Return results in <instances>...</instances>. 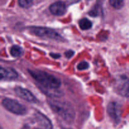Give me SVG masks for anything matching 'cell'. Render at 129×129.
<instances>
[{"label":"cell","instance_id":"277c9868","mask_svg":"<svg viewBox=\"0 0 129 129\" xmlns=\"http://www.w3.org/2000/svg\"><path fill=\"white\" fill-rule=\"evenodd\" d=\"M4 108L14 114L25 115L26 113V108L16 100L11 98H5L2 102Z\"/></svg>","mask_w":129,"mask_h":129},{"label":"cell","instance_id":"8fae6325","mask_svg":"<svg viewBox=\"0 0 129 129\" xmlns=\"http://www.w3.org/2000/svg\"><path fill=\"white\" fill-rule=\"evenodd\" d=\"M23 52V50L22 48L18 45H13L11 47L10 49V54L13 57H15L21 56Z\"/></svg>","mask_w":129,"mask_h":129},{"label":"cell","instance_id":"3957f363","mask_svg":"<svg viewBox=\"0 0 129 129\" xmlns=\"http://www.w3.org/2000/svg\"><path fill=\"white\" fill-rule=\"evenodd\" d=\"M29 30L33 34L40 37L48 38L59 41L62 40L61 35L52 29L40 26H31L29 28Z\"/></svg>","mask_w":129,"mask_h":129},{"label":"cell","instance_id":"5bb4252c","mask_svg":"<svg viewBox=\"0 0 129 129\" xmlns=\"http://www.w3.org/2000/svg\"><path fill=\"white\" fill-rule=\"evenodd\" d=\"M101 7L98 5H96L93 8L91 9V10H90V11L89 12V14L90 15V16H99L101 14Z\"/></svg>","mask_w":129,"mask_h":129},{"label":"cell","instance_id":"ba28073f","mask_svg":"<svg viewBox=\"0 0 129 129\" xmlns=\"http://www.w3.org/2000/svg\"><path fill=\"white\" fill-rule=\"evenodd\" d=\"M1 79H13L18 77V73L12 68H1Z\"/></svg>","mask_w":129,"mask_h":129},{"label":"cell","instance_id":"e0dca14e","mask_svg":"<svg viewBox=\"0 0 129 129\" xmlns=\"http://www.w3.org/2000/svg\"><path fill=\"white\" fill-rule=\"evenodd\" d=\"M74 52L73 51V50H69L65 52L66 57L67 58H68V59L72 57L74 55Z\"/></svg>","mask_w":129,"mask_h":129},{"label":"cell","instance_id":"7c38bea8","mask_svg":"<svg viewBox=\"0 0 129 129\" xmlns=\"http://www.w3.org/2000/svg\"><path fill=\"white\" fill-rule=\"evenodd\" d=\"M79 25L81 29L86 30L91 28L92 23L88 18H83L79 21Z\"/></svg>","mask_w":129,"mask_h":129},{"label":"cell","instance_id":"30bf717a","mask_svg":"<svg viewBox=\"0 0 129 129\" xmlns=\"http://www.w3.org/2000/svg\"><path fill=\"white\" fill-rule=\"evenodd\" d=\"M120 83L118 86V91L123 96L129 97V78H126L125 80Z\"/></svg>","mask_w":129,"mask_h":129},{"label":"cell","instance_id":"8992f818","mask_svg":"<svg viewBox=\"0 0 129 129\" xmlns=\"http://www.w3.org/2000/svg\"><path fill=\"white\" fill-rule=\"evenodd\" d=\"M107 112L110 117L116 122H119L121 118L120 106L115 102H111L107 107Z\"/></svg>","mask_w":129,"mask_h":129},{"label":"cell","instance_id":"2e32d148","mask_svg":"<svg viewBox=\"0 0 129 129\" xmlns=\"http://www.w3.org/2000/svg\"><path fill=\"white\" fill-rule=\"evenodd\" d=\"M89 67V64L88 62L86 61H83L79 63L77 66V68L79 71H83L86 70V69H88Z\"/></svg>","mask_w":129,"mask_h":129},{"label":"cell","instance_id":"5b68a950","mask_svg":"<svg viewBox=\"0 0 129 129\" xmlns=\"http://www.w3.org/2000/svg\"><path fill=\"white\" fill-rule=\"evenodd\" d=\"M15 91L18 96L26 102L32 103H35L37 102V99L33 94V93L25 88H21V87H16L15 89Z\"/></svg>","mask_w":129,"mask_h":129},{"label":"cell","instance_id":"52a82bcc","mask_svg":"<svg viewBox=\"0 0 129 129\" xmlns=\"http://www.w3.org/2000/svg\"><path fill=\"white\" fill-rule=\"evenodd\" d=\"M50 11L54 15L62 16L66 12V6L63 2L57 1L52 4L50 6Z\"/></svg>","mask_w":129,"mask_h":129},{"label":"cell","instance_id":"ac0fdd59","mask_svg":"<svg viewBox=\"0 0 129 129\" xmlns=\"http://www.w3.org/2000/svg\"><path fill=\"white\" fill-rule=\"evenodd\" d=\"M50 55L54 59H58L61 56L59 54H55V53H51V54H50Z\"/></svg>","mask_w":129,"mask_h":129},{"label":"cell","instance_id":"7a4b0ae2","mask_svg":"<svg viewBox=\"0 0 129 129\" xmlns=\"http://www.w3.org/2000/svg\"><path fill=\"white\" fill-rule=\"evenodd\" d=\"M28 72L40 86L48 90L57 89L61 85V81L59 78L46 72L37 70H28Z\"/></svg>","mask_w":129,"mask_h":129},{"label":"cell","instance_id":"9a60e30c","mask_svg":"<svg viewBox=\"0 0 129 129\" xmlns=\"http://www.w3.org/2000/svg\"><path fill=\"white\" fill-rule=\"evenodd\" d=\"M18 4L21 7L24 8H28L32 5L33 1H29V0H20L18 1Z\"/></svg>","mask_w":129,"mask_h":129},{"label":"cell","instance_id":"4fadbf2b","mask_svg":"<svg viewBox=\"0 0 129 129\" xmlns=\"http://www.w3.org/2000/svg\"><path fill=\"white\" fill-rule=\"evenodd\" d=\"M110 3L114 8L117 10L121 9L124 5V2L121 0H110Z\"/></svg>","mask_w":129,"mask_h":129},{"label":"cell","instance_id":"d6986e66","mask_svg":"<svg viewBox=\"0 0 129 129\" xmlns=\"http://www.w3.org/2000/svg\"><path fill=\"white\" fill-rule=\"evenodd\" d=\"M36 129H40V128H36Z\"/></svg>","mask_w":129,"mask_h":129},{"label":"cell","instance_id":"9c48e42d","mask_svg":"<svg viewBox=\"0 0 129 129\" xmlns=\"http://www.w3.org/2000/svg\"><path fill=\"white\" fill-rule=\"evenodd\" d=\"M37 122L39 123V125L43 127L45 129H51L52 124L50 121L45 117V115H42V113H38L36 114Z\"/></svg>","mask_w":129,"mask_h":129},{"label":"cell","instance_id":"6da1fadb","mask_svg":"<svg viewBox=\"0 0 129 129\" xmlns=\"http://www.w3.org/2000/svg\"><path fill=\"white\" fill-rule=\"evenodd\" d=\"M48 103L54 113L63 120L68 123H71L74 122L76 116L75 110L70 103L53 99L48 100Z\"/></svg>","mask_w":129,"mask_h":129}]
</instances>
